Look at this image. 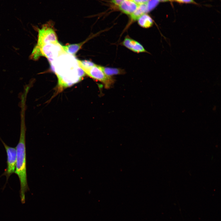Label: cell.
Segmentation results:
<instances>
[{"mask_svg": "<svg viewBox=\"0 0 221 221\" xmlns=\"http://www.w3.org/2000/svg\"><path fill=\"white\" fill-rule=\"evenodd\" d=\"M52 25V22H49L43 25L41 29H38V39L36 46H39L58 42L56 34Z\"/></svg>", "mask_w": 221, "mask_h": 221, "instance_id": "cell-5", "label": "cell"}, {"mask_svg": "<svg viewBox=\"0 0 221 221\" xmlns=\"http://www.w3.org/2000/svg\"><path fill=\"white\" fill-rule=\"evenodd\" d=\"M0 140L3 144L6 151L7 156V167L3 173L0 176H5L6 182L10 175L15 173L16 162V148L7 145L0 137Z\"/></svg>", "mask_w": 221, "mask_h": 221, "instance_id": "cell-6", "label": "cell"}, {"mask_svg": "<svg viewBox=\"0 0 221 221\" xmlns=\"http://www.w3.org/2000/svg\"><path fill=\"white\" fill-rule=\"evenodd\" d=\"M138 24L142 27L148 28L153 24V20L148 15L145 14L140 17L138 20Z\"/></svg>", "mask_w": 221, "mask_h": 221, "instance_id": "cell-10", "label": "cell"}, {"mask_svg": "<svg viewBox=\"0 0 221 221\" xmlns=\"http://www.w3.org/2000/svg\"><path fill=\"white\" fill-rule=\"evenodd\" d=\"M67 54H62L51 62L58 79V92L80 81L84 75L77 60Z\"/></svg>", "mask_w": 221, "mask_h": 221, "instance_id": "cell-1", "label": "cell"}, {"mask_svg": "<svg viewBox=\"0 0 221 221\" xmlns=\"http://www.w3.org/2000/svg\"><path fill=\"white\" fill-rule=\"evenodd\" d=\"M122 44L128 49L135 52L139 53L147 52L140 43L128 36L125 37L122 42Z\"/></svg>", "mask_w": 221, "mask_h": 221, "instance_id": "cell-7", "label": "cell"}, {"mask_svg": "<svg viewBox=\"0 0 221 221\" xmlns=\"http://www.w3.org/2000/svg\"><path fill=\"white\" fill-rule=\"evenodd\" d=\"M146 3L138 5L136 10L130 14V17L133 21L138 20L139 18L147 13Z\"/></svg>", "mask_w": 221, "mask_h": 221, "instance_id": "cell-9", "label": "cell"}, {"mask_svg": "<svg viewBox=\"0 0 221 221\" xmlns=\"http://www.w3.org/2000/svg\"><path fill=\"white\" fill-rule=\"evenodd\" d=\"M83 43V42L62 46V47L66 53L73 56L75 55L80 48Z\"/></svg>", "mask_w": 221, "mask_h": 221, "instance_id": "cell-11", "label": "cell"}, {"mask_svg": "<svg viewBox=\"0 0 221 221\" xmlns=\"http://www.w3.org/2000/svg\"><path fill=\"white\" fill-rule=\"evenodd\" d=\"M159 0H150L146 3L147 12H149L155 8L158 5Z\"/></svg>", "mask_w": 221, "mask_h": 221, "instance_id": "cell-13", "label": "cell"}, {"mask_svg": "<svg viewBox=\"0 0 221 221\" xmlns=\"http://www.w3.org/2000/svg\"><path fill=\"white\" fill-rule=\"evenodd\" d=\"M124 0H111V2L117 5H119Z\"/></svg>", "mask_w": 221, "mask_h": 221, "instance_id": "cell-16", "label": "cell"}, {"mask_svg": "<svg viewBox=\"0 0 221 221\" xmlns=\"http://www.w3.org/2000/svg\"><path fill=\"white\" fill-rule=\"evenodd\" d=\"M138 6L132 0H124L119 5V8L126 14L130 15L136 10Z\"/></svg>", "mask_w": 221, "mask_h": 221, "instance_id": "cell-8", "label": "cell"}, {"mask_svg": "<svg viewBox=\"0 0 221 221\" xmlns=\"http://www.w3.org/2000/svg\"><path fill=\"white\" fill-rule=\"evenodd\" d=\"M79 67L89 76L103 83L105 87L110 88L114 83V79L105 74L100 66L95 64L90 67H85L78 62Z\"/></svg>", "mask_w": 221, "mask_h": 221, "instance_id": "cell-4", "label": "cell"}, {"mask_svg": "<svg viewBox=\"0 0 221 221\" xmlns=\"http://www.w3.org/2000/svg\"><path fill=\"white\" fill-rule=\"evenodd\" d=\"M26 127L20 126V137L16 146V162L15 173L17 176L20 181V196L22 203H25V193L29 188L28 186L26 173Z\"/></svg>", "mask_w": 221, "mask_h": 221, "instance_id": "cell-2", "label": "cell"}, {"mask_svg": "<svg viewBox=\"0 0 221 221\" xmlns=\"http://www.w3.org/2000/svg\"><path fill=\"white\" fill-rule=\"evenodd\" d=\"M65 53L62 46L58 42L39 46L35 45L29 57L30 59L36 60L41 56H44L47 58L51 63L60 55Z\"/></svg>", "mask_w": 221, "mask_h": 221, "instance_id": "cell-3", "label": "cell"}, {"mask_svg": "<svg viewBox=\"0 0 221 221\" xmlns=\"http://www.w3.org/2000/svg\"><path fill=\"white\" fill-rule=\"evenodd\" d=\"M173 0H159V1L161 2H166L169 1H172Z\"/></svg>", "mask_w": 221, "mask_h": 221, "instance_id": "cell-17", "label": "cell"}, {"mask_svg": "<svg viewBox=\"0 0 221 221\" xmlns=\"http://www.w3.org/2000/svg\"><path fill=\"white\" fill-rule=\"evenodd\" d=\"M176 1L181 3H194V2L193 0H175Z\"/></svg>", "mask_w": 221, "mask_h": 221, "instance_id": "cell-15", "label": "cell"}, {"mask_svg": "<svg viewBox=\"0 0 221 221\" xmlns=\"http://www.w3.org/2000/svg\"><path fill=\"white\" fill-rule=\"evenodd\" d=\"M100 68L104 73L107 75L111 76L112 75L123 74V70L117 68L104 67L100 66Z\"/></svg>", "mask_w": 221, "mask_h": 221, "instance_id": "cell-12", "label": "cell"}, {"mask_svg": "<svg viewBox=\"0 0 221 221\" xmlns=\"http://www.w3.org/2000/svg\"><path fill=\"white\" fill-rule=\"evenodd\" d=\"M138 5L147 3L149 0H132Z\"/></svg>", "mask_w": 221, "mask_h": 221, "instance_id": "cell-14", "label": "cell"}]
</instances>
